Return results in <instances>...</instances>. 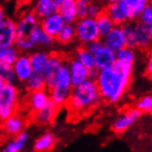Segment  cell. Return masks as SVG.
<instances>
[{"label":"cell","mask_w":152,"mask_h":152,"mask_svg":"<svg viewBox=\"0 0 152 152\" xmlns=\"http://www.w3.org/2000/svg\"><path fill=\"white\" fill-rule=\"evenodd\" d=\"M137 21L144 24L147 27L152 26V1L148 3L147 7L141 13Z\"/></svg>","instance_id":"cell-35"},{"label":"cell","mask_w":152,"mask_h":152,"mask_svg":"<svg viewBox=\"0 0 152 152\" xmlns=\"http://www.w3.org/2000/svg\"><path fill=\"white\" fill-rule=\"evenodd\" d=\"M101 101L102 100L96 81L88 79L83 84L73 88L66 106L70 116L79 118L91 113Z\"/></svg>","instance_id":"cell-2"},{"label":"cell","mask_w":152,"mask_h":152,"mask_svg":"<svg viewBox=\"0 0 152 152\" xmlns=\"http://www.w3.org/2000/svg\"><path fill=\"white\" fill-rule=\"evenodd\" d=\"M101 40L103 43V46L112 50L115 53L126 47V37H124L122 26H115L106 36L102 37Z\"/></svg>","instance_id":"cell-12"},{"label":"cell","mask_w":152,"mask_h":152,"mask_svg":"<svg viewBox=\"0 0 152 152\" xmlns=\"http://www.w3.org/2000/svg\"><path fill=\"white\" fill-rule=\"evenodd\" d=\"M33 13L40 20L58 13L57 0H38L34 5Z\"/></svg>","instance_id":"cell-19"},{"label":"cell","mask_w":152,"mask_h":152,"mask_svg":"<svg viewBox=\"0 0 152 152\" xmlns=\"http://www.w3.org/2000/svg\"><path fill=\"white\" fill-rule=\"evenodd\" d=\"M88 5L89 1L88 0H77L76 1V13L77 20L88 18Z\"/></svg>","instance_id":"cell-34"},{"label":"cell","mask_w":152,"mask_h":152,"mask_svg":"<svg viewBox=\"0 0 152 152\" xmlns=\"http://www.w3.org/2000/svg\"><path fill=\"white\" fill-rule=\"evenodd\" d=\"M104 12L111 18L115 26H123L130 21L126 0H116L109 2L104 7Z\"/></svg>","instance_id":"cell-8"},{"label":"cell","mask_w":152,"mask_h":152,"mask_svg":"<svg viewBox=\"0 0 152 152\" xmlns=\"http://www.w3.org/2000/svg\"><path fill=\"white\" fill-rule=\"evenodd\" d=\"M27 140H28V134L23 132L5 144L2 152H21L26 145Z\"/></svg>","instance_id":"cell-26"},{"label":"cell","mask_w":152,"mask_h":152,"mask_svg":"<svg viewBox=\"0 0 152 152\" xmlns=\"http://www.w3.org/2000/svg\"><path fill=\"white\" fill-rule=\"evenodd\" d=\"M19 91L15 85L0 81V118L2 121L17 113Z\"/></svg>","instance_id":"cell-6"},{"label":"cell","mask_w":152,"mask_h":152,"mask_svg":"<svg viewBox=\"0 0 152 152\" xmlns=\"http://www.w3.org/2000/svg\"><path fill=\"white\" fill-rule=\"evenodd\" d=\"M151 141H152V137H151Z\"/></svg>","instance_id":"cell-41"},{"label":"cell","mask_w":152,"mask_h":152,"mask_svg":"<svg viewBox=\"0 0 152 152\" xmlns=\"http://www.w3.org/2000/svg\"><path fill=\"white\" fill-rule=\"evenodd\" d=\"M126 1L129 10L130 21L138 20L141 13L145 10L148 1L147 0H126Z\"/></svg>","instance_id":"cell-28"},{"label":"cell","mask_w":152,"mask_h":152,"mask_svg":"<svg viewBox=\"0 0 152 152\" xmlns=\"http://www.w3.org/2000/svg\"><path fill=\"white\" fill-rule=\"evenodd\" d=\"M75 39H77L75 26L70 25V24H66L64 28L60 31V33L58 34L56 41L65 45V44L71 43Z\"/></svg>","instance_id":"cell-30"},{"label":"cell","mask_w":152,"mask_h":152,"mask_svg":"<svg viewBox=\"0 0 152 152\" xmlns=\"http://www.w3.org/2000/svg\"><path fill=\"white\" fill-rule=\"evenodd\" d=\"M74 57L77 60H78L83 66H85L88 70H92L96 68L95 56L93 53L87 48V46H84V45L79 46L76 50Z\"/></svg>","instance_id":"cell-24"},{"label":"cell","mask_w":152,"mask_h":152,"mask_svg":"<svg viewBox=\"0 0 152 152\" xmlns=\"http://www.w3.org/2000/svg\"><path fill=\"white\" fill-rule=\"evenodd\" d=\"M0 81L6 84L15 85L17 77L12 66L0 63Z\"/></svg>","instance_id":"cell-32"},{"label":"cell","mask_w":152,"mask_h":152,"mask_svg":"<svg viewBox=\"0 0 152 152\" xmlns=\"http://www.w3.org/2000/svg\"><path fill=\"white\" fill-rule=\"evenodd\" d=\"M17 34V22L5 18L0 21V48L14 46Z\"/></svg>","instance_id":"cell-11"},{"label":"cell","mask_w":152,"mask_h":152,"mask_svg":"<svg viewBox=\"0 0 152 152\" xmlns=\"http://www.w3.org/2000/svg\"><path fill=\"white\" fill-rule=\"evenodd\" d=\"M41 30V20L29 11L24 13L17 22L15 46L20 52H27L38 45V35Z\"/></svg>","instance_id":"cell-3"},{"label":"cell","mask_w":152,"mask_h":152,"mask_svg":"<svg viewBox=\"0 0 152 152\" xmlns=\"http://www.w3.org/2000/svg\"><path fill=\"white\" fill-rule=\"evenodd\" d=\"M94 56L96 68L99 71L111 69L116 63V53L105 46L98 51Z\"/></svg>","instance_id":"cell-18"},{"label":"cell","mask_w":152,"mask_h":152,"mask_svg":"<svg viewBox=\"0 0 152 152\" xmlns=\"http://www.w3.org/2000/svg\"><path fill=\"white\" fill-rule=\"evenodd\" d=\"M53 38H52L50 35H48L46 32H44L42 28L39 31V35H38V45H42L44 47L50 46L53 42Z\"/></svg>","instance_id":"cell-37"},{"label":"cell","mask_w":152,"mask_h":152,"mask_svg":"<svg viewBox=\"0 0 152 152\" xmlns=\"http://www.w3.org/2000/svg\"><path fill=\"white\" fill-rule=\"evenodd\" d=\"M136 108L142 113H152V96L146 95L137 102Z\"/></svg>","instance_id":"cell-33"},{"label":"cell","mask_w":152,"mask_h":152,"mask_svg":"<svg viewBox=\"0 0 152 152\" xmlns=\"http://www.w3.org/2000/svg\"><path fill=\"white\" fill-rule=\"evenodd\" d=\"M65 25L66 22L58 13H56L46 18V19L41 20L42 30L55 40L58 36V34L60 33L62 29L65 27Z\"/></svg>","instance_id":"cell-16"},{"label":"cell","mask_w":152,"mask_h":152,"mask_svg":"<svg viewBox=\"0 0 152 152\" xmlns=\"http://www.w3.org/2000/svg\"><path fill=\"white\" fill-rule=\"evenodd\" d=\"M132 70V66L116 62L113 68L100 71L95 81L103 102L112 104L122 99L131 82Z\"/></svg>","instance_id":"cell-1"},{"label":"cell","mask_w":152,"mask_h":152,"mask_svg":"<svg viewBox=\"0 0 152 152\" xmlns=\"http://www.w3.org/2000/svg\"><path fill=\"white\" fill-rule=\"evenodd\" d=\"M140 115L141 113L136 107L127 109L113 121L112 124L113 131L116 134H122L126 132L140 117Z\"/></svg>","instance_id":"cell-10"},{"label":"cell","mask_w":152,"mask_h":152,"mask_svg":"<svg viewBox=\"0 0 152 152\" xmlns=\"http://www.w3.org/2000/svg\"><path fill=\"white\" fill-rule=\"evenodd\" d=\"M67 64L70 71L73 88L83 84L89 79V70L75 57L70 59L67 62Z\"/></svg>","instance_id":"cell-14"},{"label":"cell","mask_w":152,"mask_h":152,"mask_svg":"<svg viewBox=\"0 0 152 152\" xmlns=\"http://www.w3.org/2000/svg\"><path fill=\"white\" fill-rule=\"evenodd\" d=\"M72 89L73 85L70 71L67 62H66L56 77V85L49 91L51 102L58 106L59 108L62 106H66Z\"/></svg>","instance_id":"cell-5"},{"label":"cell","mask_w":152,"mask_h":152,"mask_svg":"<svg viewBox=\"0 0 152 152\" xmlns=\"http://www.w3.org/2000/svg\"><path fill=\"white\" fill-rule=\"evenodd\" d=\"M146 75L152 78V48L150 49L148 59H147V64H146Z\"/></svg>","instance_id":"cell-39"},{"label":"cell","mask_w":152,"mask_h":152,"mask_svg":"<svg viewBox=\"0 0 152 152\" xmlns=\"http://www.w3.org/2000/svg\"><path fill=\"white\" fill-rule=\"evenodd\" d=\"M74 26L77 40L81 45L87 46L88 44L102 39L95 19L86 18L83 20H78Z\"/></svg>","instance_id":"cell-7"},{"label":"cell","mask_w":152,"mask_h":152,"mask_svg":"<svg viewBox=\"0 0 152 152\" xmlns=\"http://www.w3.org/2000/svg\"><path fill=\"white\" fill-rule=\"evenodd\" d=\"M59 107L56 106L55 103H53L52 102L45 107L44 109H42L41 112L33 114V120L36 124H50L53 119L55 118V116L56 115L57 110Z\"/></svg>","instance_id":"cell-23"},{"label":"cell","mask_w":152,"mask_h":152,"mask_svg":"<svg viewBox=\"0 0 152 152\" xmlns=\"http://www.w3.org/2000/svg\"><path fill=\"white\" fill-rule=\"evenodd\" d=\"M50 102H51L50 93L46 89H42V91H34V92H29L26 100L27 108L33 114L41 112Z\"/></svg>","instance_id":"cell-13"},{"label":"cell","mask_w":152,"mask_h":152,"mask_svg":"<svg viewBox=\"0 0 152 152\" xmlns=\"http://www.w3.org/2000/svg\"><path fill=\"white\" fill-rule=\"evenodd\" d=\"M149 28V34H150V41H151V47H152V26L148 27Z\"/></svg>","instance_id":"cell-40"},{"label":"cell","mask_w":152,"mask_h":152,"mask_svg":"<svg viewBox=\"0 0 152 152\" xmlns=\"http://www.w3.org/2000/svg\"><path fill=\"white\" fill-rule=\"evenodd\" d=\"M56 138L53 133L46 132L40 136L34 142L33 150L35 152H49L56 145Z\"/></svg>","instance_id":"cell-21"},{"label":"cell","mask_w":152,"mask_h":152,"mask_svg":"<svg viewBox=\"0 0 152 152\" xmlns=\"http://www.w3.org/2000/svg\"><path fill=\"white\" fill-rule=\"evenodd\" d=\"M12 66L17 80L22 83H25L33 72L30 56L28 55H25V53H21Z\"/></svg>","instance_id":"cell-17"},{"label":"cell","mask_w":152,"mask_h":152,"mask_svg":"<svg viewBox=\"0 0 152 152\" xmlns=\"http://www.w3.org/2000/svg\"><path fill=\"white\" fill-rule=\"evenodd\" d=\"M96 21H97L98 29H99L102 38L106 36V35L115 27V24L113 23V21L111 20V18L104 12V10L99 17L97 18Z\"/></svg>","instance_id":"cell-29"},{"label":"cell","mask_w":152,"mask_h":152,"mask_svg":"<svg viewBox=\"0 0 152 152\" xmlns=\"http://www.w3.org/2000/svg\"><path fill=\"white\" fill-rule=\"evenodd\" d=\"M122 28L127 47L142 51L152 48L148 27L139 21H129L123 25Z\"/></svg>","instance_id":"cell-4"},{"label":"cell","mask_w":152,"mask_h":152,"mask_svg":"<svg viewBox=\"0 0 152 152\" xmlns=\"http://www.w3.org/2000/svg\"><path fill=\"white\" fill-rule=\"evenodd\" d=\"M25 87L28 89L29 92H34L46 89V81L42 73L32 72L31 77L25 82Z\"/></svg>","instance_id":"cell-25"},{"label":"cell","mask_w":152,"mask_h":152,"mask_svg":"<svg viewBox=\"0 0 152 152\" xmlns=\"http://www.w3.org/2000/svg\"><path fill=\"white\" fill-rule=\"evenodd\" d=\"M104 10V7H101V6L94 2H89L88 10V18H91V19H97Z\"/></svg>","instance_id":"cell-36"},{"label":"cell","mask_w":152,"mask_h":152,"mask_svg":"<svg viewBox=\"0 0 152 152\" xmlns=\"http://www.w3.org/2000/svg\"><path fill=\"white\" fill-rule=\"evenodd\" d=\"M66 62L57 53H51L48 63L43 71V76L46 81L47 89L50 91L53 88L56 82V77L61 71L62 67L65 65Z\"/></svg>","instance_id":"cell-9"},{"label":"cell","mask_w":152,"mask_h":152,"mask_svg":"<svg viewBox=\"0 0 152 152\" xmlns=\"http://www.w3.org/2000/svg\"><path fill=\"white\" fill-rule=\"evenodd\" d=\"M58 14L66 24L74 25L77 20L75 0H61L58 6Z\"/></svg>","instance_id":"cell-20"},{"label":"cell","mask_w":152,"mask_h":152,"mask_svg":"<svg viewBox=\"0 0 152 152\" xmlns=\"http://www.w3.org/2000/svg\"><path fill=\"white\" fill-rule=\"evenodd\" d=\"M51 53H48L44 51H36L29 56L31 65L33 72L43 73L45 66L49 61Z\"/></svg>","instance_id":"cell-22"},{"label":"cell","mask_w":152,"mask_h":152,"mask_svg":"<svg viewBox=\"0 0 152 152\" xmlns=\"http://www.w3.org/2000/svg\"><path fill=\"white\" fill-rule=\"evenodd\" d=\"M103 47V43L102 42V40H98V41H95L91 43H89L87 45V48L91 51L93 55H95V53L99 51L100 49H102Z\"/></svg>","instance_id":"cell-38"},{"label":"cell","mask_w":152,"mask_h":152,"mask_svg":"<svg viewBox=\"0 0 152 152\" xmlns=\"http://www.w3.org/2000/svg\"><path fill=\"white\" fill-rule=\"evenodd\" d=\"M20 55V51L15 45L0 48V63L13 66Z\"/></svg>","instance_id":"cell-27"},{"label":"cell","mask_w":152,"mask_h":152,"mask_svg":"<svg viewBox=\"0 0 152 152\" xmlns=\"http://www.w3.org/2000/svg\"><path fill=\"white\" fill-rule=\"evenodd\" d=\"M26 126V121L20 114H14L2 121V130L8 137H16L23 133Z\"/></svg>","instance_id":"cell-15"},{"label":"cell","mask_w":152,"mask_h":152,"mask_svg":"<svg viewBox=\"0 0 152 152\" xmlns=\"http://www.w3.org/2000/svg\"><path fill=\"white\" fill-rule=\"evenodd\" d=\"M135 59H136L135 50L130 47L126 46L121 51H119L118 53H116V62H118V63L134 66Z\"/></svg>","instance_id":"cell-31"}]
</instances>
